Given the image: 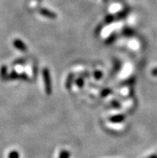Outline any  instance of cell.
I'll return each mask as SVG.
<instances>
[{
    "label": "cell",
    "mask_w": 157,
    "mask_h": 158,
    "mask_svg": "<svg viewBox=\"0 0 157 158\" xmlns=\"http://www.w3.org/2000/svg\"><path fill=\"white\" fill-rule=\"evenodd\" d=\"M108 0H104V2H107Z\"/></svg>",
    "instance_id": "18"
},
{
    "label": "cell",
    "mask_w": 157,
    "mask_h": 158,
    "mask_svg": "<svg viewBox=\"0 0 157 158\" xmlns=\"http://www.w3.org/2000/svg\"><path fill=\"white\" fill-rule=\"evenodd\" d=\"M74 80V74H70L69 76H68L67 78V80H66V88L68 89H71L72 88V82H73Z\"/></svg>",
    "instance_id": "7"
},
{
    "label": "cell",
    "mask_w": 157,
    "mask_h": 158,
    "mask_svg": "<svg viewBox=\"0 0 157 158\" xmlns=\"http://www.w3.org/2000/svg\"><path fill=\"white\" fill-rule=\"evenodd\" d=\"M76 84H77L78 87H80V88H82V87L84 86V80H83V78H79L76 80Z\"/></svg>",
    "instance_id": "15"
},
{
    "label": "cell",
    "mask_w": 157,
    "mask_h": 158,
    "mask_svg": "<svg viewBox=\"0 0 157 158\" xmlns=\"http://www.w3.org/2000/svg\"><path fill=\"white\" fill-rule=\"evenodd\" d=\"M111 92H112V91H111L110 88H105V89H104V90L101 92V96L105 97V96H108Z\"/></svg>",
    "instance_id": "12"
},
{
    "label": "cell",
    "mask_w": 157,
    "mask_h": 158,
    "mask_svg": "<svg viewBox=\"0 0 157 158\" xmlns=\"http://www.w3.org/2000/svg\"><path fill=\"white\" fill-rule=\"evenodd\" d=\"M128 10H121L120 12H119L117 14V19H124L126 17V16L127 15V14H128Z\"/></svg>",
    "instance_id": "8"
},
{
    "label": "cell",
    "mask_w": 157,
    "mask_h": 158,
    "mask_svg": "<svg viewBox=\"0 0 157 158\" xmlns=\"http://www.w3.org/2000/svg\"><path fill=\"white\" fill-rule=\"evenodd\" d=\"M115 35L113 34L112 35H111L109 38H108V40H107V42L108 43V44H110V43H111L112 41H114V40H115Z\"/></svg>",
    "instance_id": "16"
},
{
    "label": "cell",
    "mask_w": 157,
    "mask_h": 158,
    "mask_svg": "<svg viewBox=\"0 0 157 158\" xmlns=\"http://www.w3.org/2000/svg\"><path fill=\"white\" fill-rule=\"evenodd\" d=\"M123 34L126 37H130V36H131L134 34V31L132 29H131V28H125V29H123Z\"/></svg>",
    "instance_id": "9"
},
{
    "label": "cell",
    "mask_w": 157,
    "mask_h": 158,
    "mask_svg": "<svg viewBox=\"0 0 157 158\" xmlns=\"http://www.w3.org/2000/svg\"><path fill=\"white\" fill-rule=\"evenodd\" d=\"M114 20H115V16L110 15L105 18V23H111V22H113Z\"/></svg>",
    "instance_id": "13"
},
{
    "label": "cell",
    "mask_w": 157,
    "mask_h": 158,
    "mask_svg": "<svg viewBox=\"0 0 157 158\" xmlns=\"http://www.w3.org/2000/svg\"><path fill=\"white\" fill-rule=\"evenodd\" d=\"M102 76H103V73L100 71H96L94 73V77H95L96 80H100L102 78Z\"/></svg>",
    "instance_id": "14"
},
{
    "label": "cell",
    "mask_w": 157,
    "mask_h": 158,
    "mask_svg": "<svg viewBox=\"0 0 157 158\" xmlns=\"http://www.w3.org/2000/svg\"><path fill=\"white\" fill-rule=\"evenodd\" d=\"M43 78L44 81V86H45V91L48 95L52 94V79H51V74L49 69L45 68L43 70Z\"/></svg>",
    "instance_id": "1"
},
{
    "label": "cell",
    "mask_w": 157,
    "mask_h": 158,
    "mask_svg": "<svg viewBox=\"0 0 157 158\" xmlns=\"http://www.w3.org/2000/svg\"><path fill=\"white\" fill-rule=\"evenodd\" d=\"M0 78L2 80H8V75H7V68L6 66L3 65L0 68Z\"/></svg>",
    "instance_id": "6"
},
{
    "label": "cell",
    "mask_w": 157,
    "mask_h": 158,
    "mask_svg": "<svg viewBox=\"0 0 157 158\" xmlns=\"http://www.w3.org/2000/svg\"><path fill=\"white\" fill-rule=\"evenodd\" d=\"M8 80H27L28 76L26 74H19L15 72H12L10 75H8Z\"/></svg>",
    "instance_id": "4"
},
{
    "label": "cell",
    "mask_w": 157,
    "mask_h": 158,
    "mask_svg": "<svg viewBox=\"0 0 157 158\" xmlns=\"http://www.w3.org/2000/svg\"><path fill=\"white\" fill-rule=\"evenodd\" d=\"M8 158H19V152L15 150H13L9 153Z\"/></svg>",
    "instance_id": "11"
},
{
    "label": "cell",
    "mask_w": 157,
    "mask_h": 158,
    "mask_svg": "<svg viewBox=\"0 0 157 158\" xmlns=\"http://www.w3.org/2000/svg\"><path fill=\"white\" fill-rule=\"evenodd\" d=\"M124 120H125V116L121 114L115 115V116H111L109 118V121L112 123H121Z\"/></svg>",
    "instance_id": "5"
},
{
    "label": "cell",
    "mask_w": 157,
    "mask_h": 158,
    "mask_svg": "<svg viewBox=\"0 0 157 158\" xmlns=\"http://www.w3.org/2000/svg\"><path fill=\"white\" fill-rule=\"evenodd\" d=\"M59 158H70V152L68 150L61 151Z\"/></svg>",
    "instance_id": "10"
},
{
    "label": "cell",
    "mask_w": 157,
    "mask_h": 158,
    "mask_svg": "<svg viewBox=\"0 0 157 158\" xmlns=\"http://www.w3.org/2000/svg\"><path fill=\"white\" fill-rule=\"evenodd\" d=\"M13 45L15 48H17L19 51L22 52H26L27 50V48L26 44L23 42L22 40H14L13 41Z\"/></svg>",
    "instance_id": "2"
},
{
    "label": "cell",
    "mask_w": 157,
    "mask_h": 158,
    "mask_svg": "<svg viewBox=\"0 0 157 158\" xmlns=\"http://www.w3.org/2000/svg\"><path fill=\"white\" fill-rule=\"evenodd\" d=\"M39 13L42 15H43L44 17L51 19H56V17H57V15H56V14L55 12L48 10V9H46V8H42V9H40Z\"/></svg>",
    "instance_id": "3"
},
{
    "label": "cell",
    "mask_w": 157,
    "mask_h": 158,
    "mask_svg": "<svg viewBox=\"0 0 157 158\" xmlns=\"http://www.w3.org/2000/svg\"><path fill=\"white\" fill-rule=\"evenodd\" d=\"M152 75H154V76H157V68H155V69H154V70L152 71Z\"/></svg>",
    "instance_id": "17"
}]
</instances>
